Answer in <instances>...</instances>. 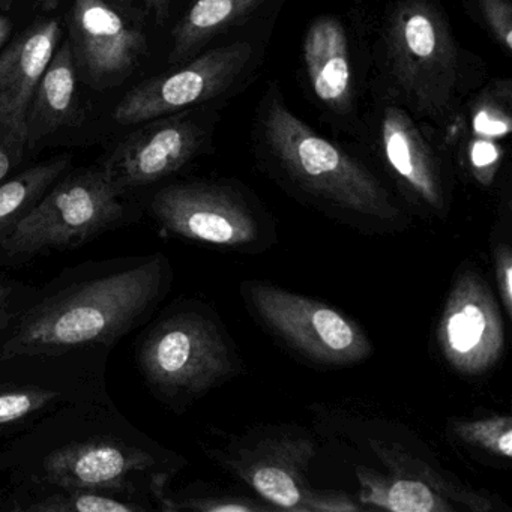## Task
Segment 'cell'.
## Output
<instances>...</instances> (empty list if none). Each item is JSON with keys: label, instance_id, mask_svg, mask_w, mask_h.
<instances>
[{"label": "cell", "instance_id": "603a6c76", "mask_svg": "<svg viewBox=\"0 0 512 512\" xmlns=\"http://www.w3.org/2000/svg\"><path fill=\"white\" fill-rule=\"evenodd\" d=\"M58 392L44 388L0 389V425L28 418L49 406Z\"/></svg>", "mask_w": 512, "mask_h": 512}, {"label": "cell", "instance_id": "8992f818", "mask_svg": "<svg viewBox=\"0 0 512 512\" xmlns=\"http://www.w3.org/2000/svg\"><path fill=\"white\" fill-rule=\"evenodd\" d=\"M244 292L259 319L313 361L349 365L371 355L364 331L322 302L256 281L245 283Z\"/></svg>", "mask_w": 512, "mask_h": 512}, {"label": "cell", "instance_id": "44dd1931", "mask_svg": "<svg viewBox=\"0 0 512 512\" xmlns=\"http://www.w3.org/2000/svg\"><path fill=\"white\" fill-rule=\"evenodd\" d=\"M32 512H142L143 506L112 494L89 490H65L28 506Z\"/></svg>", "mask_w": 512, "mask_h": 512}, {"label": "cell", "instance_id": "52a82bcc", "mask_svg": "<svg viewBox=\"0 0 512 512\" xmlns=\"http://www.w3.org/2000/svg\"><path fill=\"white\" fill-rule=\"evenodd\" d=\"M253 55L250 43L211 50L173 73L160 74L131 89L113 110L121 125L155 121L223 94Z\"/></svg>", "mask_w": 512, "mask_h": 512}, {"label": "cell", "instance_id": "9a60e30c", "mask_svg": "<svg viewBox=\"0 0 512 512\" xmlns=\"http://www.w3.org/2000/svg\"><path fill=\"white\" fill-rule=\"evenodd\" d=\"M76 61L70 41L59 43L41 74L26 115V142L34 148L46 137L65 127L80 124L79 92H77Z\"/></svg>", "mask_w": 512, "mask_h": 512}, {"label": "cell", "instance_id": "4dcf8cb0", "mask_svg": "<svg viewBox=\"0 0 512 512\" xmlns=\"http://www.w3.org/2000/svg\"><path fill=\"white\" fill-rule=\"evenodd\" d=\"M11 29H13V25H11L10 19L0 16V47L4 46L5 41L10 37Z\"/></svg>", "mask_w": 512, "mask_h": 512}, {"label": "cell", "instance_id": "83f0119b", "mask_svg": "<svg viewBox=\"0 0 512 512\" xmlns=\"http://www.w3.org/2000/svg\"><path fill=\"white\" fill-rule=\"evenodd\" d=\"M475 128L485 136H503L511 131L509 118L502 119L493 109H482L475 118Z\"/></svg>", "mask_w": 512, "mask_h": 512}, {"label": "cell", "instance_id": "7c38bea8", "mask_svg": "<svg viewBox=\"0 0 512 512\" xmlns=\"http://www.w3.org/2000/svg\"><path fill=\"white\" fill-rule=\"evenodd\" d=\"M200 142L202 133L193 122L178 118L152 122L119 143L101 169L115 190L124 194L178 172L197 154Z\"/></svg>", "mask_w": 512, "mask_h": 512}, {"label": "cell", "instance_id": "7a4b0ae2", "mask_svg": "<svg viewBox=\"0 0 512 512\" xmlns=\"http://www.w3.org/2000/svg\"><path fill=\"white\" fill-rule=\"evenodd\" d=\"M265 134L287 175L304 190L365 217L386 221L400 217L385 188L367 169L278 101L266 112Z\"/></svg>", "mask_w": 512, "mask_h": 512}, {"label": "cell", "instance_id": "484cf974", "mask_svg": "<svg viewBox=\"0 0 512 512\" xmlns=\"http://www.w3.org/2000/svg\"><path fill=\"white\" fill-rule=\"evenodd\" d=\"M499 158V149L488 140H479L470 149V163L475 170L476 178L482 184H491V179L499 166Z\"/></svg>", "mask_w": 512, "mask_h": 512}, {"label": "cell", "instance_id": "9c48e42d", "mask_svg": "<svg viewBox=\"0 0 512 512\" xmlns=\"http://www.w3.org/2000/svg\"><path fill=\"white\" fill-rule=\"evenodd\" d=\"M443 358L467 376L487 373L505 347V329L493 292L473 269L458 274L437 328Z\"/></svg>", "mask_w": 512, "mask_h": 512}, {"label": "cell", "instance_id": "5bb4252c", "mask_svg": "<svg viewBox=\"0 0 512 512\" xmlns=\"http://www.w3.org/2000/svg\"><path fill=\"white\" fill-rule=\"evenodd\" d=\"M61 38L62 28L58 20H40L2 52L0 127L14 128L26 134V115L32 95Z\"/></svg>", "mask_w": 512, "mask_h": 512}, {"label": "cell", "instance_id": "ac0fdd59", "mask_svg": "<svg viewBox=\"0 0 512 512\" xmlns=\"http://www.w3.org/2000/svg\"><path fill=\"white\" fill-rule=\"evenodd\" d=\"M304 59L317 98L344 109L352 95V71L343 26L329 17L316 20L305 35Z\"/></svg>", "mask_w": 512, "mask_h": 512}, {"label": "cell", "instance_id": "7402d4cb", "mask_svg": "<svg viewBox=\"0 0 512 512\" xmlns=\"http://www.w3.org/2000/svg\"><path fill=\"white\" fill-rule=\"evenodd\" d=\"M452 428L467 445L478 446L508 460L512 457V419L509 416L457 421Z\"/></svg>", "mask_w": 512, "mask_h": 512}, {"label": "cell", "instance_id": "277c9868", "mask_svg": "<svg viewBox=\"0 0 512 512\" xmlns=\"http://www.w3.org/2000/svg\"><path fill=\"white\" fill-rule=\"evenodd\" d=\"M388 53L410 106L422 115H443L457 88L458 59L442 16L424 0L401 4L389 23Z\"/></svg>", "mask_w": 512, "mask_h": 512}, {"label": "cell", "instance_id": "d6a6232c", "mask_svg": "<svg viewBox=\"0 0 512 512\" xmlns=\"http://www.w3.org/2000/svg\"><path fill=\"white\" fill-rule=\"evenodd\" d=\"M125 2H127V0H125Z\"/></svg>", "mask_w": 512, "mask_h": 512}, {"label": "cell", "instance_id": "5b68a950", "mask_svg": "<svg viewBox=\"0 0 512 512\" xmlns=\"http://www.w3.org/2000/svg\"><path fill=\"white\" fill-rule=\"evenodd\" d=\"M139 362L148 382L173 397L203 394L235 370L221 332L196 313L155 326L140 347Z\"/></svg>", "mask_w": 512, "mask_h": 512}, {"label": "cell", "instance_id": "2e32d148", "mask_svg": "<svg viewBox=\"0 0 512 512\" xmlns=\"http://www.w3.org/2000/svg\"><path fill=\"white\" fill-rule=\"evenodd\" d=\"M386 160L407 187L434 211L445 206L442 182L433 155L406 112L389 107L382 119Z\"/></svg>", "mask_w": 512, "mask_h": 512}, {"label": "cell", "instance_id": "8fae6325", "mask_svg": "<svg viewBox=\"0 0 512 512\" xmlns=\"http://www.w3.org/2000/svg\"><path fill=\"white\" fill-rule=\"evenodd\" d=\"M68 28L77 71L94 88L130 76L146 52L143 32L106 0H74Z\"/></svg>", "mask_w": 512, "mask_h": 512}, {"label": "cell", "instance_id": "1f68e13d", "mask_svg": "<svg viewBox=\"0 0 512 512\" xmlns=\"http://www.w3.org/2000/svg\"><path fill=\"white\" fill-rule=\"evenodd\" d=\"M14 4H16V0H0V11L10 10Z\"/></svg>", "mask_w": 512, "mask_h": 512}, {"label": "cell", "instance_id": "e0dca14e", "mask_svg": "<svg viewBox=\"0 0 512 512\" xmlns=\"http://www.w3.org/2000/svg\"><path fill=\"white\" fill-rule=\"evenodd\" d=\"M374 448L397 475L380 478L371 470H359L362 502L394 512H449L454 509L440 494V488L451 490L434 476H424L427 469L413 472L407 464L403 466L385 446L374 445Z\"/></svg>", "mask_w": 512, "mask_h": 512}, {"label": "cell", "instance_id": "3957f363", "mask_svg": "<svg viewBox=\"0 0 512 512\" xmlns=\"http://www.w3.org/2000/svg\"><path fill=\"white\" fill-rule=\"evenodd\" d=\"M103 169L86 170L52 185L32 211L0 242L7 259L77 247L121 220L124 206Z\"/></svg>", "mask_w": 512, "mask_h": 512}, {"label": "cell", "instance_id": "d4e9b609", "mask_svg": "<svg viewBox=\"0 0 512 512\" xmlns=\"http://www.w3.org/2000/svg\"><path fill=\"white\" fill-rule=\"evenodd\" d=\"M28 142L23 131L0 127V184L22 163Z\"/></svg>", "mask_w": 512, "mask_h": 512}, {"label": "cell", "instance_id": "cb8c5ba5", "mask_svg": "<svg viewBox=\"0 0 512 512\" xmlns=\"http://www.w3.org/2000/svg\"><path fill=\"white\" fill-rule=\"evenodd\" d=\"M482 16L503 49H512V8L508 0H479Z\"/></svg>", "mask_w": 512, "mask_h": 512}, {"label": "cell", "instance_id": "f1b7e54d", "mask_svg": "<svg viewBox=\"0 0 512 512\" xmlns=\"http://www.w3.org/2000/svg\"><path fill=\"white\" fill-rule=\"evenodd\" d=\"M10 298L11 289H8V287L0 286V328H5V326L10 323Z\"/></svg>", "mask_w": 512, "mask_h": 512}, {"label": "cell", "instance_id": "ba28073f", "mask_svg": "<svg viewBox=\"0 0 512 512\" xmlns=\"http://www.w3.org/2000/svg\"><path fill=\"white\" fill-rule=\"evenodd\" d=\"M314 457L310 439L292 434L263 437L239 449L232 467L263 499L290 511H356L346 494L322 493L307 488L304 469Z\"/></svg>", "mask_w": 512, "mask_h": 512}, {"label": "cell", "instance_id": "f546056e", "mask_svg": "<svg viewBox=\"0 0 512 512\" xmlns=\"http://www.w3.org/2000/svg\"><path fill=\"white\" fill-rule=\"evenodd\" d=\"M146 4L151 8L157 22L163 23L169 16L172 0H146Z\"/></svg>", "mask_w": 512, "mask_h": 512}, {"label": "cell", "instance_id": "30bf717a", "mask_svg": "<svg viewBox=\"0 0 512 512\" xmlns=\"http://www.w3.org/2000/svg\"><path fill=\"white\" fill-rule=\"evenodd\" d=\"M152 214L173 235L218 247H245L259 235L256 218L227 188L170 185L155 194Z\"/></svg>", "mask_w": 512, "mask_h": 512}, {"label": "cell", "instance_id": "6da1fadb", "mask_svg": "<svg viewBox=\"0 0 512 512\" xmlns=\"http://www.w3.org/2000/svg\"><path fill=\"white\" fill-rule=\"evenodd\" d=\"M164 281L166 259L155 254L137 266L68 287L26 313L5 344L4 356L112 343L134 328L160 299Z\"/></svg>", "mask_w": 512, "mask_h": 512}, {"label": "cell", "instance_id": "ffe728a7", "mask_svg": "<svg viewBox=\"0 0 512 512\" xmlns=\"http://www.w3.org/2000/svg\"><path fill=\"white\" fill-rule=\"evenodd\" d=\"M68 166L70 158L65 155L29 167L0 184V242L32 211Z\"/></svg>", "mask_w": 512, "mask_h": 512}, {"label": "cell", "instance_id": "d6986e66", "mask_svg": "<svg viewBox=\"0 0 512 512\" xmlns=\"http://www.w3.org/2000/svg\"><path fill=\"white\" fill-rule=\"evenodd\" d=\"M259 0H196L184 19L173 29L170 61L179 62L227 26L253 10Z\"/></svg>", "mask_w": 512, "mask_h": 512}, {"label": "cell", "instance_id": "4316f807", "mask_svg": "<svg viewBox=\"0 0 512 512\" xmlns=\"http://www.w3.org/2000/svg\"><path fill=\"white\" fill-rule=\"evenodd\" d=\"M494 265H496V281L499 287L500 301L506 314L512 317V254L508 245L502 244L494 253Z\"/></svg>", "mask_w": 512, "mask_h": 512}, {"label": "cell", "instance_id": "4fadbf2b", "mask_svg": "<svg viewBox=\"0 0 512 512\" xmlns=\"http://www.w3.org/2000/svg\"><path fill=\"white\" fill-rule=\"evenodd\" d=\"M151 454L115 439H91L70 443L50 454L44 463V479L64 490L98 493H130L131 476L154 466Z\"/></svg>", "mask_w": 512, "mask_h": 512}]
</instances>
